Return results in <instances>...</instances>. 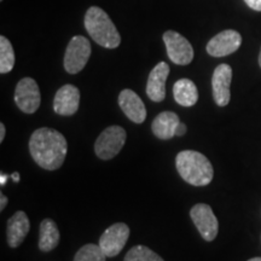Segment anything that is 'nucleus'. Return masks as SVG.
Returning a JSON list of instances; mask_svg holds the SVG:
<instances>
[{
    "instance_id": "f257e3e1",
    "label": "nucleus",
    "mask_w": 261,
    "mask_h": 261,
    "mask_svg": "<svg viewBox=\"0 0 261 261\" xmlns=\"http://www.w3.org/2000/svg\"><path fill=\"white\" fill-rule=\"evenodd\" d=\"M29 151L39 167L56 171L63 165L67 156V139L56 129L41 127L33 132L29 139Z\"/></svg>"
},
{
    "instance_id": "f03ea898",
    "label": "nucleus",
    "mask_w": 261,
    "mask_h": 261,
    "mask_svg": "<svg viewBox=\"0 0 261 261\" xmlns=\"http://www.w3.org/2000/svg\"><path fill=\"white\" fill-rule=\"evenodd\" d=\"M178 173L192 187H205L213 180L214 169L210 160L195 150H184L175 158Z\"/></svg>"
},
{
    "instance_id": "7ed1b4c3",
    "label": "nucleus",
    "mask_w": 261,
    "mask_h": 261,
    "mask_svg": "<svg viewBox=\"0 0 261 261\" xmlns=\"http://www.w3.org/2000/svg\"><path fill=\"white\" fill-rule=\"evenodd\" d=\"M85 28L98 45L106 48H116L121 42L119 32L104 10L91 6L85 15Z\"/></svg>"
},
{
    "instance_id": "20e7f679",
    "label": "nucleus",
    "mask_w": 261,
    "mask_h": 261,
    "mask_svg": "<svg viewBox=\"0 0 261 261\" xmlns=\"http://www.w3.org/2000/svg\"><path fill=\"white\" fill-rule=\"evenodd\" d=\"M126 138V130L121 126L108 127L94 143V152L100 160H112L121 151Z\"/></svg>"
},
{
    "instance_id": "39448f33",
    "label": "nucleus",
    "mask_w": 261,
    "mask_h": 261,
    "mask_svg": "<svg viewBox=\"0 0 261 261\" xmlns=\"http://www.w3.org/2000/svg\"><path fill=\"white\" fill-rule=\"evenodd\" d=\"M89 39L81 35L74 37L68 44L64 55V68L69 74H77L84 69L91 56Z\"/></svg>"
},
{
    "instance_id": "423d86ee",
    "label": "nucleus",
    "mask_w": 261,
    "mask_h": 261,
    "mask_svg": "<svg viewBox=\"0 0 261 261\" xmlns=\"http://www.w3.org/2000/svg\"><path fill=\"white\" fill-rule=\"evenodd\" d=\"M167 55L174 64L188 65L194 60V48L188 39L174 31H167L163 34Z\"/></svg>"
},
{
    "instance_id": "0eeeda50",
    "label": "nucleus",
    "mask_w": 261,
    "mask_h": 261,
    "mask_svg": "<svg viewBox=\"0 0 261 261\" xmlns=\"http://www.w3.org/2000/svg\"><path fill=\"white\" fill-rule=\"evenodd\" d=\"M15 103L25 114L37 112L41 103V94L37 81L32 77L19 80L15 90Z\"/></svg>"
},
{
    "instance_id": "6e6552de",
    "label": "nucleus",
    "mask_w": 261,
    "mask_h": 261,
    "mask_svg": "<svg viewBox=\"0 0 261 261\" xmlns=\"http://www.w3.org/2000/svg\"><path fill=\"white\" fill-rule=\"evenodd\" d=\"M190 217L203 240L212 242L219 231V223L211 205L197 203L191 208Z\"/></svg>"
},
{
    "instance_id": "1a4fd4ad",
    "label": "nucleus",
    "mask_w": 261,
    "mask_h": 261,
    "mask_svg": "<svg viewBox=\"0 0 261 261\" xmlns=\"http://www.w3.org/2000/svg\"><path fill=\"white\" fill-rule=\"evenodd\" d=\"M129 237V227L125 223H116L108 227L99 238V247L107 256L114 257L121 253Z\"/></svg>"
},
{
    "instance_id": "9d476101",
    "label": "nucleus",
    "mask_w": 261,
    "mask_h": 261,
    "mask_svg": "<svg viewBox=\"0 0 261 261\" xmlns=\"http://www.w3.org/2000/svg\"><path fill=\"white\" fill-rule=\"evenodd\" d=\"M242 44L241 34L232 29L219 33L207 44V52L213 57H225L236 52Z\"/></svg>"
},
{
    "instance_id": "9b49d317",
    "label": "nucleus",
    "mask_w": 261,
    "mask_h": 261,
    "mask_svg": "<svg viewBox=\"0 0 261 261\" xmlns=\"http://www.w3.org/2000/svg\"><path fill=\"white\" fill-rule=\"evenodd\" d=\"M232 80V68L228 64H219L212 76L214 102L219 107H226L230 103V85Z\"/></svg>"
},
{
    "instance_id": "f8f14e48",
    "label": "nucleus",
    "mask_w": 261,
    "mask_h": 261,
    "mask_svg": "<svg viewBox=\"0 0 261 261\" xmlns=\"http://www.w3.org/2000/svg\"><path fill=\"white\" fill-rule=\"evenodd\" d=\"M80 106V91L73 85H64L56 92L54 99L55 113L62 116H71Z\"/></svg>"
},
{
    "instance_id": "ddd939ff",
    "label": "nucleus",
    "mask_w": 261,
    "mask_h": 261,
    "mask_svg": "<svg viewBox=\"0 0 261 261\" xmlns=\"http://www.w3.org/2000/svg\"><path fill=\"white\" fill-rule=\"evenodd\" d=\"M169 75V65L166 62H160L150 71L146 84V94L154 102H162L166 97V80Z\"/></svg>"
},
{
    "instance_id": "4468645a",
    "label": "nucleus",
    "mask_w": 261,
    "mask_h": 261,
    "mask_svg": "<svg viewBox=\"0 0 261 261\" xmlns=\"http://www.w3.org/2000/svg\"><path fill=\"white\" fill-rule=\"evenodd\" d=\"M119 106L125 115L135 123H143L146 119V109L143 100L132 90H123L119 96Z\"/></svg>"
},
{
    "instance_id": "2eb2a0df",
    "label": "nucleus",
    "mask_w": 261,
    "mask_h": 261,
    "mask_svg": "<svg viewBox=\"0 0 261 261\" xmlns=\"http://www.w3.org/2000/svg\"><path fill=\"white\" fill-rule=\"evenodd\" d=\"M29 228H31V223H29L27 214L22 211L16 212L8 220L6 237H8L9 246L11 248L21 246L29 232Z\"/></svg>"
},
{
    "instance_id": "dca6fc26",
    "label": "nucleus",
    "mask_w": 261,
    "mask_h": 261,
    "mask_svg": "<svg viewBox=\"0 0 261 261\" xmlns=\"http://www.w3.org/2000/svg\"><path fill=\"white\" fill-rule=\"evenodd\" d=\"M179 123H180V120L177 114L173 112H163L159 114L152 121V133L160 139H171L175 136V130Z\"/></svg>"
},
{
    "instance_id": "f3484780",
    "label": "nucleus",
    "mask_w": 261,
    "mask_h": 261,
    "mask_svg": "<svg viewBox=\"0 0 261 261\" xmlns=\"http://www.w3.org/2000/svg\"><path fill=\"white\" fill-rule=\"evenodd\" d=\"M174 99L179 106L189 108L195 106L198 100V91L194 81L180 79L173 86Z\"/></svg>"
},
{
    "instance_id": "a211bd4d",
    "label": "nucleus",
    "mask_w": 261,
    "mask_h": 261,
    "mask_svg": "<svg viewBox=\"0 0 261 261\" xmlns=\"http://www.w3.org/2000/svg\"><path fill=\"white\" fill-rule=\"evenodd\" d=\"M60 230L57 224L52 219H45L40 225V236H39V248L41 252L47 253L54 250L60 243Z\"/></svg>"
},
{
    "instance_id": "6ab92c4d",
    "label": "nucleus",
    "mask_w": 261,
    "mask_h": 261,
    "mask_svg": "<svg viewBox=\"0 0 261 261\" xmlns=\"http://www.w3.org/2000/svg\"><path fill=\"white\" fill-rule=\"evenodd\" d=\"M15 65V52L11 42L5 37H0V73L6 74Z\"/></svg>"
},
{
    "instance_id": "aec40b11",
    "label": "nucleus",
    "mask_w": 261,
    "mask_h": 261,
    "mask_svg": "<svg viewBox=\"0 0 261 261\" xmlns=\"http://www.w3.org/2000/svg\"><path fill=\"white\" fill-rule=\"evenodd\" d=\"M107 257L99 244L90 243L77 250L74 261H106Z\"/></svg>"
},
{
    "instance_id": "412c9836",
    "label": "nucleus",
    "mask_w": 261,
    "mask_h": 261,
    "mask_svg": "<svg viewBox=\"0 0 261 261\" xmlns=\"http://www.w3.org/2000/svg\"><path fill=\"white\" fill-rule=\"evenodd\" d=\"M123 261H165L159 254L145 246H136L128 250Z\"/></svg>"
},
{
    "instance_id": "4be33fe9",
    "label": "nucleus",
    "mask_w": 261,
    "mask_h": 261,
    "mask_svg": "<svg viewBox=\"0 0 261 261\" xmlns=\"http://www.w3.org/2000/svg\"><path fill=\"white\" fill-rule=\"evenodd\" d=\"M244 2L252 10L261 11V0H244Z\"/></svg>"
},
{
    "instance_id": "5701e85b",
    "label": "nucleus",
    "mask_w": 261,
    "mask_h": 261,
    "mask_svg": "<svg viewBox=\"0 0 261 261\" xmlns=\"http://www.w3.org/2000/svg\"><path fill=\"white\" fill-rule=\"evenodd\" d=\"M187 133V126L184 123H179V126L177 127V130H175V136L177 137H181Z\"/></svg>"
},
{
    "instance_id": "b1692460",
    "label": "nucleus",
    "mask_w": 261,
    "mask_h": 261,
    "mask_svg": "<svg viewBox=\"0 0 261 261\" xmlns=\"http://www.w3.org/2000/svg\"><path fill=\"white\" fill-rule=\"evenodd\" d=\"M6 204H8V197L4 194H0V211H4Z\"/></svg>"
},
{
    "instance_id": "393cba45",
    "label": "nucleus",
    "mask_w": 261,
    "mask_h": 261,
    "mask_svg": "<svg viewBox=\"0 0 261 261\" xmlns=\"http://www.w3.org/2000/svg\"><path fill=\"white\" fill-rule=\"evenodd\" d=\"M5 133H6V129H5V125L4 123H0V143H3V140L5 138Z\"/></svg>"
},
{
    "instance_id": "a878e982",
    "label": "nucleus",
    "mask_w": 261,
    "mask_h": 261,
    "mask_svg": "<svg viewBox=\"0 0 261 261\" xmlns=\"http://www.w3.org/2000/svg\"><path fill=\"white\" fill-rule=\"evenodd\" d=\"M8 178H9L8 174H4V173H2V174H0V185H2V187H4V185L6 184Z\"/></svg>"
},
{
    "instance_id": "bb28decb",
    "label": "nucleus",
    "mask_w": 261,
    "mask_h": 261,
    "mask_svg": "<svg viewBox=\"0 0 261 261\" xmlns=\"http://www.w3.org/2000/svg\"><path fill=\"white\" fill-rule=\"evenodd\" d=\"M11 178H12V180H14L15 182H18L19 181V173L18 172H14L11 174Z\"/></svg>"
},
{
    "instance_id": "cd10ccee",
    "label": "nucleus",
    "mask_w": 261,
    "mask_h": 261,
    "mask_svg": "<svg viewBox=\"0 0 261 261\" xmlns=\"http://www.w3.org/2000/svg\"><path fill=\"white\" fill-rule=\"evenodd\" d=\"M248 261H261V257H253V259H249Z\"/></svg>"
},
{
    "instance_id": "c85d7f7f",
    "label": "nucleus",
    "mask_w": 261,
    "mask_h": 261,
    "mask_svg": "<svg viewBox=\"0 0 261 261\" xmlns=\"http://www.w3.org/2000/svg\"><path fill=\"white\" fill-rule=\"evenodd\" d=\"M259 64H260V68H261V50H260V55H259Z\"/></svg>"
},
{
    "instance_id": "c756f323",
    "label": "nucleus",
    "mask_w": 261,
    "mask_h": 261,
    "mask_svg": "<svg viewBox=\"0 0 261 261\" xmlns=\"http://www.w3.org/2000/svg\"><path fill=\"white\" fill-rule=\"evenodd\" d=\"M0 2H3V0H0Z\"/></svg>"
}]
</instances>
